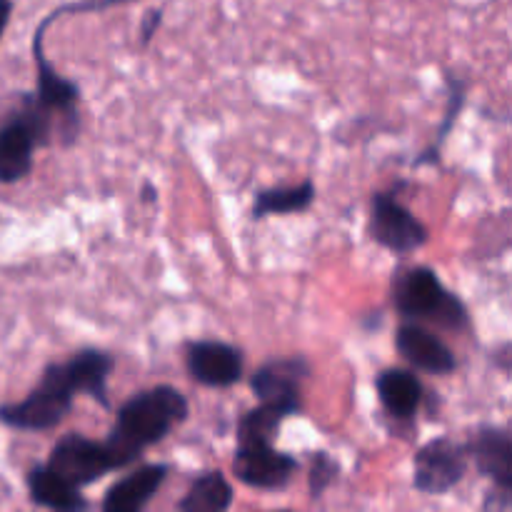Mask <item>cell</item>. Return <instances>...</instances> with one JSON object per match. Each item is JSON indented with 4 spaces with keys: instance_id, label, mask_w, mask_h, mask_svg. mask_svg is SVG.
Segmentation results:
<instances>
[{
    "instance_id": "1",
    "label": "cell",
    "mask_w": 512,
    "mask_h": 512,
    "mask_svg": "<svg viewBox=\"0 0 512 512\" xmlns=\"http://www.w3.org/2000/svg\"><path fill=\"white\" fill-rule=\"evenodd\" d=\"M188 413V398L170 385H158L125 400L118 410V423L105 440L113 468L120 470L135 463L145 448L168 438L175 425L188 418Z\"/></svg>"
},
{
    "instance_id": "2",
    "label": "cell",
    "mask_w": 512,
    "mask_h": 512,
    "mask_svg": "<svg viewBox=\"0 0 512 512\" xmlns=\"http://www.w3.org/2000/svg\"><path fill=\"white\" fill-rule=\"evenodd\" d=\"M393 303L405 318H430L450 330H470L463 300L445 290L438 273L425 265L405 268L393 280Z\"/></svg>"
},
{
    "instance_id": "3",
    "label": "cell",
    "mask_w": 512,
    "mask_h": 512,
    "mask_svg": "<svg viewBox=\"0 0 512 512\" xmlns=\"http://www.w3.org/2000/svg\"><path fill=\"white\" fill-rule=\"evenodd\" d=\"M75 393L65 383L58 363H50L40 378L38 388L25 400L13 405H0V423L25 433L55 430L73 410Z\"/></svg>"
},
{
    "instance_id": "4",
    "label": "cell",
    "mask_w": 512,
    "mask_h": 512,
    "mask_svg": "<svg viewBox=\"0 0 512 512\" xmlns=\"http://www.w3.org/2000/svg\"><path fill=\"white\" fill-rule=\"evenodd\" d=\"M53 118L35 100L0 125V183H18L33 170L38 145L50 143Z\"/></svg>"
},
{
    "instance_id": "5",
    "label": "cell",
    "mask_w": 512,
    "mask_h": 512,
    "mask_svg": "<svg viewBox=\"0 0 512 512\" xmlns=\"http://www.w3.org/2000/svg\"><path fill=\"white\" fill-rule=\"evenodd\" d=\"M368 233L380 248L398 255L415 253L430 238L428 228L405 205H400V200L390 190L378 193L370 203Z\"/></svg>"
},
{
    "instance_id": "6",
    "label": "cell",
    "mask_w": 512,
    "mask_h": 512,
    "mask_svg": "<svg viewBox=\"0 0 512 512\" xmlns=\"http://www.w3.org/2000/svg\"><path fill=\"white\" fill-rule=\"evenodd\" d=\"M468 473V450L450 438H435L415 455L413 485L418 493L445 495L463 483Z\"/></svg>"
},
{
    "instance_id": "7",
    "label": "cell",
    "mask_w": 512,
    "mask_h": 512,
    "mask_svg": "<svg viewBox=\"0 0 512 512\" xmlns=\"http://www.w3.org/2000/svg\"><path fill=\"white\" fill-rule=\"evenodd\" d=\"M45 465L53 468L58 475H63V478L68 480V483H73L75 488H85V485L98 483V480L105 478L110 470H115L105 443L90 440L80 433L63 435V438L55 443V448L50 450V458Z\"/></svg>"
},
{
    "instance_id": "8",
    "label": "cell",
    "mask_w": 512,
    "mask_h": 512,
    "mask_svg": "<svg viewBox=\"0 0 512 512\" xmlns=\"http://www.w3.org/2000/svg\"><path fill=\"white\" fill-rule=\"evenodd\" d=\"M185 368L205 388H230L243 378L245 360L235 345L220 340H195L185 348Z\"/></svg>"
},
{
    "instance_id": "9",
    "label": "cell",
    "mask_w": 512,
    "mask_h": 512,
    "mask_svg": "<svg viewBox=\"0 0 512 512\" xmlns=\"http://www.w3.org/2000/svg\"><path fill=\"white\" fill-rule=\"evenodd\" d=\"M235 478L255 490H280L298 473V460L278 453L273 443L238 445L235 453Z\"/></svg>"
},
{
    "instance_id": "10",
    "label": "cell",
    "mask_w": 512,
    "mask_h": 512,
    "mask_svg": "<svg viewBox=\"0 0 512 512\" xmlns=\"http://www.w3.org/2000/svg\"><path fill=\"white\" fill-rule=\"evenodd\" d=\"M45 30H48V23H40L38 30L33 35V58L35 65H38V95H35V103L50 115V118H65L73 130H78V85L73 80L58 75L55 65L50 63L48 55L43 50Z\"/></svg>"
},
{
    "instance_id": "11",
    "label": "cell",
    "mask_w": 512,
    "mask_h": 512,
    "mask_svg": "<svg viewBox=\"0 0 512 512\" xmlns=\"http://www.w3.org/2000/svg\"><path fill=\"white\" fill-rule=\"evenodd\" d=\"M313 373L308 358L303 355H285L260 365L250 378V390L260 403H293L300 405V385Z\"/></svg>"
},
{
    "instance_id": "12",
    "label": "cell",
    "mask_w": 512,
    "mask_h": 512,
    "mask_svg": "<svg viewBox=\"0 0 512 512\" xmlns=\"http://www.w3.org/2000/svg\"><path fill=\"white\" fill-rule=\"evenodd\" d=\"M395 345H398L400 355L413 365L415 370H423L430 375H450L458 368L453 350L443 343L435 333L428 328L415 323H405L398 328L395 335Z\"/></svg>"
},
{
    "instance_id": "13",
    "label": "cell",
    "mask_w": 512,
    "mask_h": 512,
    "mask_svg": "<svg viewBox=\"0 0 512 512\" xmlns=\"http://www.w3.org/2000/svg\"><path fill=\"white\" fill-rule=\"evenodd\" d=\"M468 458L475 460L480 473L493 480L495 488L512 493V438L508 430L483 425L465 445Z\"/></svg>"
},
{
    "instance_id": "14",
    "label": "cell",
    "mask_w": 512,
    "mask_h": 512,
    "mask_svg": "<svg viewBox=\"0 0 512 512\" xmlns=\"http://www.w3.org/2000/svg\"><path fill=\"white\" fill-rule=\"evenodd\" d=\"M60 365V373H63L65 383L73 393H85L93 400H98L103 408H108V378L113 373V355H108L105 350L98 348H85L80 353H75L73 358H68Z\"/></svg>"
},
{
    "instance_id": "15",
    "label": "cell",
    "mask_w": 512,
    "mask_h": 512,
    "mask_svg": "<svg viewBox=\"0 0 512 512\" xmlns=\"http://www.w3.org/2000/svg\"><path fill=\"white\" fill-rule=\"evenodd\" d=\"M168 478V465H143L120 478L108 488L103 498L105 512H138L158 495Z\"/></svg>"
},
{
    "instance_id": "16",
    "label": "cell",
    "mask_w": 512,
    "mask_h": 512,
    "mask_svg": "<svg viewBox=\"0 0 512 512\" xmlns=\"http://www.w3.org/2000/svg\"><path fill=\"white\" fill-rule=\"evenodd\" d=\"M378 398L385 413L395 420H413L423 405V383L410 370H383L378 378Z\"/></svg>"
},
{
    "instance_id": "17",
    "label": "cell",
    "mask_w": 512,
    "mask_h": 512,
    "mask_svg": "<svg viewBox=\"0 0 512 512\" xmlns=\"http://www.w3.org/2000/svg\"><path fill=\"white\" fill-rule=\"evenodd\" d=\"M28 495L38 508L75 512L88 508V500L80 495V488L55 473L48 465H33L28 473Z\"/></svg>"
},
{
    "instance_id": "18",
    "label": "cell",
    "mask_w": 512,
    "mask_h": 512,
    "mask_svg": "<svg viewBox=\"0 0 512 512\" xmlns=\"http://www.w3.org/2000/svg\"><path fill=\"white\" fill-rule=\"evenodd\" d=\"M303 405L293 403H260V408L248 410L238 423V445L275 443L278 430L290 415H298Z\"/></svg>"
},
{
    "instance_id": "19",
    "label": "cell",
    "mask_w": 512,
    "mask_h": 512,
    "mask_svg": "<svg viewBox=\"0 0 512 512\" xmlns=\"http://www.w3.org/2000/svg\"><path fill=\"white\" fill-rule=\"evenodd\" d=\"M315 183L303 180L298 185H278V188H265L255 195V203L250 215L253 220L270 218V215H293L303 213L313 205Z\"/></svg>"
},
{
    "instance_id": "20",
    "label": "cell",
    "mask_w": 512,
    "mask_h": 512,
    "mask_svg": "<svg viewBox=\"0 0 512 512\" xmlns=\"http://www.w3.org/2000/svg\"><path fill=\"white\" fill-rule=\"evenodd\" d=\"M233 505V488L228 478L218 470L198 475L185 493V498L178 503V510L183 512H223Z\"/></svg>"
},
{
    "instance_id": "21",
    "label": "cell",
    "mask_w": 512,
    "mask_h": 512,
    "mask_svg": "<svg viewBox=\"0 0 512 512\" xmlns=\"http://www.w3.org/2000/svg\"><path fill=\"white\" fill-rule=\"evenodd\" d=\"M445 80H448V105H445V118H443V123H440V128H438V140H435L433 148H428L423 155H420L418 160H415V165L438 163V148L445 143V140H448V135H450V130H453L455 120H458L460 110H463L465 83L460 78H455V75H448Z\"/></svg>"
},
{
    "instance_id": "22",
    "label": "cell",
    "mask_w": 512,
    "mask_h": 512,
    "mask_svg": "<svg viewBox=\"0 0 512 512\" xmlns=\"http://www.w3.org/2000/svg\"><path fill=\"white\" fill-rule=\"evenodd\" d=\"M335 478H338V463H335L328 453L318 450V453L313 455V463H310V475H308L310 498L313 500L323 498V493L333 485Z\"/></svg>"
},
{
    "instance_id": "23",
    "label": "cell",
    "mask_w": 512,
    "mask_h": 512,
    "mask_svg": "<svg viewBox=\"0 0 512 512\" xmlns=\"http://www.w3.org/2000/svg\"><path fill=\"white\" fill-rule=\"evenodd\" d=\"M160 23H163V10L153 8L143 15V23H140V43L148 45L153 40V35L158 33Z\"/></svg>"
},
{
    "instance_id": "24",
    "label": "cell",
    "mask_w": 512,
    "mask_h": 512,
    "mask_svg": "<svg viewBox=\"0 0 512 512\" xmlns=\"http://www.w3.org/2000/svg\"><path fill=\"white\" fill-rule=\"evenodd\" d=\"M10 13H13V0H0V35H3L5 25H8Z\"/></svg>"
},
{
    "instance_id": "25",
    "label": "cell",
    "mask_w": 512,
    "mask_h": 512,
    "mask_svg": "<svg viewBox=\"0 0 512 512\" xmlns=\"http://www.w3.org/2000/svg\"><path fill=\"white\" fill-rule=\"evenodd\" d=\"M143 200L145 203H150V200H155V188L150 183H145V188H143Z\"/></svg>"
}]
</instances>
